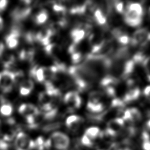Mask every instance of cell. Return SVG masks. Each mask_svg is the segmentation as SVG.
<instances>
[{
  "instance_id": "cell-1",
  "label": "cell",
  "mask_w": 150,
  "mask_h": 150,
  "mask_svg": "<svg viewBox=\"0 0 150 150\" xmlns=\"http://www.w3.org/2000/svg\"><path fill=\"white\" fill-rule=\"evenodd\" d=\"M51 145L57 150H67L70 145L69 137L63 132L56 131L50 138Z\"/></svg>"
},
{
  "instance_id": "cell-2",
  "label": "cell",
  "mask_w": 150,
  "mask_h": 150,
  "mask_svg": "<svg viewBox=\"0 0 150 150\" xmlns=\"http://www.w3.org/2000/svg\"><path fill=\"white\" fill-rule=\"evenodd\" d=\"M14 146L15 150H32L35 148V141L25 132H19L16 135Z\"/></svg>"
},
{
  "instance_id": "cell-3",
  "label": "cell",
  "mask_w": 150,
  "mask_h": 150,
  "mask_svg": "<svg viewBox=\"0 0 150 150\" xmlns=\"http://www.w3.org/2000/svg\"><path fill=\"white\" fill-rule=\"evenodd\" d=\"M150 41V32L146 28L136 30L131 38L130 43L134 46L143 47Z\"/></svg>"
},
{
  "instance_id": "cell-4",
  "label": "cell",
  "mask_w": 150,
  "mask_h": 150,
  "mask_svg": "<svg viewBox=\"0 0 150 150\" xmlns=\"http://www.w3.org/2000/svg\"><path fill=\"white\" fill-rule=\"evenodd\" d=\"M30 1H21L18 5L12 11L11 14L12 19L15 21H21L26 19L30 13L31 7L30 6Z\"/></svg>"
},
{
  "instance_id": "cell-5",
  "label": "cell",
  "mask_w": 150,
  "mask_h": 150,
  "mask_svg": "<svg viewBox=\"0 0 150 150\" xmlns=\"http://www.w3.org/2000/svg\"><path fill=\"white\" fill-rule=\"evenodd\" d=\"M64 102L67 105L70 111L72 112L80 108L81 104V98L77 91H70L64 97Z\"/></svg>"
},
{
  "instance_id": "cell-6",
  "label": "cell",
  "mask_w": 150,
  "mask_h": 150,
  "mask_svg": "<svg viewBox=\"0 0 150 150\" xmlns=\"http://www.w3.org/2000/svg\"><path fill=\"white\" fill-rule=\"evenodd\" d=\"M14 84L13 73L9 70H4L0 73V88L4 93L11 91Z\"/></svg>"
},
{
  "instance_id": "cell-7",
  "label": "cell",
  "mask_w": 150,
  "mask_h": 150,
  "mask_svg": "<svg viewBox=\"0 0 150 150\" xmlns=\"http://www.w3.org/2000/svg\"><path fill=\"white\" fill-rule=\"evenodd\" d=\"M124 20L128 26L137 27L142 23V15L134 11L127 8L124 14Z\"/></svg>"
},
{
  "instance_id": "cell-8",
  "label": "cell",
  "mask_w": 150,
  "mask_h": 150,
  "mask_svg": "<svg viewBox=\"0 0 150 150\" xmlns=\"http://www.w3.org/2000/svg\"><path fill=\"white\" fill-rule=\"evenodd\" d=\"M20 28L16 26L13 27L9 33L5 37V42L9 49L15 48L19 43V39L21 36Z\"/></svg>"
},
{
  "instance_id": "cell-9",
  "label": "cell",
  "mask_w": 150,
  "mask_h": 150,
  "mask_svg": "<svg viewBox=\"0 0 150 150\" xmlns=\"http://www.w3.org/2000/svg\"><path fill=\"white\" fill-rule=\"evenodd\" d=\"M127 84L129 88L125 93L122 100L125 104L137 100L140 96V90L138 87L134 86V81L132 80H128Z\"/></svg>"
},
{
  "instance_id": "cell-10",
  "label": "cell",
  "mask_w": 150,
  "mask_h": 150,
  "mask_svg": "<svg viewBox=\"0 0 150 150\" xmlns=\"http://www.w3.org/2000/svg\"><path fill=\"white\" fill-rule=\"evenodd\" d=\"M18 111L25 118L36 115L40 112L38 108L32 104H22L19 107Z\"/></svg>"
},
{
  "instance_id": "cell-11",
  "label": "cell",
  "mask_w": 150,
  "mask_h": 150,
  "mask_svg": "<svg viewBox=\"0 0 150 150\" xmlns=\"http://www.w3.org/2000/svg\"><path fill=\"white\" fill-rule=\"evenodd\" d=\"M124 122L121 117L114 118L108 121L107 125V129L111 130L117 134V132L121 131L124 128Z\"/></svg>"
},
{
  "instance_id": "cell-12",
  "label": "cell",
  "mask_w": 150,
  "mask_h": 150,
  "mask_svg": "<svg viewBox=\"0 0 150 150\" xmlns=\"http://www.w3.org/2000/svg\"><path fill=\"white\" fill-rule=\"evenodd\" d=\"M83 122V118L76 115H72L67 118L66 120V125L69 129L72 131H75L78 129Z\"/></svg>"
},
{
  "instance_id": "cell-13",
  "label": "cell",
  "mask_w": 150,
  "mask_h": 150,
  "mask_svg": "<svg viewBox=\"0 0 150 150\" xmlns=\"http://www.w3.org/2000/svg\"><path fill=\"white\" fill-rule=\"evenodd\" d=\"M86 33V31L83 28L77 27L73 29L70 33L71 38L73 40V43L78 45L84 38Z\"/></svg>"
},
{
  "instance_id": "cell-14",
  "label": "cell",
  "mask_w": 150,
  "mask_h": 150,
  "mask_svg": "<svg viewBox=\"0 0 150 150\" xmlns=\"http://www.w3.org/2000/svg\"><path fill=\"white\" fill-rule=\"evenodd\" d=\"M93 18L99 25H104L107 23V15L100 8L95 9L93 12Z\"/></svg>"
},
{
  "instance_id": "cell-15",
  "label": "cell",
  "mask_w": 150,
  "mask_h": 150,
  "mask_svg": "<svg viewBox=\"0 0 150 150\" xmlns=\"http://www.w3.org/2000/svg\"><path fill=\"white\" fill-rule=\"evenodd\" d=\"M2 105L0 107L1 114L5 117L11 115L13 111L12 105H11V104L8 103L4 100H2Z\"/></svg>"
},
{
  "instance_id": "cell-16",
  "label": "cell",
  "mask_w": 150,
  "mask_h": 150,
  "mask_svg": "<svg viewBox=\"0 0 150 150\" xmlns=\"http://www.w3.org/2000/svg\"><path fill=\"white\" fill-rule=\"evenodd\" d=\"M101 134V131L100 129L97 127H91L87 128L84 133L89 139H90L92 141L97 138Z\"/></svg>"
},
{
  "instance_id": "cell-17",
  "label": "cell",
  "mask_w": 150,
  "mask_h": 150,
  "mask_svg": "<svg viewBox=\"0 0 150 150\" xmlns=\"http://www.w3.org/2000/svg\"><path fill=\"white\" fill-rule=\"evenodd\" d=\"M48 18V13L46 10L43 9L39 11L35 16L34 20L36 24H43L47 21Z\"/></svg>"
},
{
  "instance_id": "cell-18",
  "label": "cell",
  "mask_w": 150,
  "mask_h": 150,
  "mask_svg": "<svg viewBox=\"0 0 150 150\" xmlns=\"http://www.w3.org/2000/svg\"><path fill=\"white\" fill-rule=\"evenodd\" d=\"M45 50L46 53L50 56H54L60 50V47L56 44L50 43L45 47Z\"/></svg>"
},
{
  "instance_id": "cell-19",
  "label": "cell",
  "mask_w": 150,
  "mask_h": 150,
  "mask_svg": "<svg viewBox=\"0 0 150 150\" xmlns=\"http://www.w3.org/2000/svg\"><path fill=\"white\" fill-rule=\"evenodd\" d=\"M115 39L118 43L124 46H125V45H127L128 43H129L131 40V38L125 32H124L123 33L120 34L118 37L115 38Z\"/></svg>"
},
{
  "instance_id": "cell-20",
  "label": "cell",
  "mask_w": 150,
  "mask_h": 150,
  "mask_svg": "<svg viewBox=\"0 0 150 150\" xmlns=\"http://www.w3.org/2000/svg\"><path fill=\"white\" fill-rule=\"evenodd\" d=\"M128 109H129L131 118L134 123L136 122H138L141 120L142 115H141L140 111L138 108H137L135 107H132V108H130Z\"/></svg>"
},
{
  "instance_id": "cell-21",
  "label": "cell",
  "mask_w": 150,
  "mask_h": 150,
  "mask_svg": "<svg viewBox=\"0 0 150 150\" xmlns=\"http://www.w3.org/2000/svg\"><path fill=\"white\" fill-rule=\"evenodd\" d=\"M127 8L132 10V11H134L137 12V13H139L140 15H143V13H144L143 8H142V5L139 3H137V2L131 3L129 5H128Z\"/></svg>"
},
{
  "instance_id": "cell-22",
  "label": "cell",
  "mask_w": 150,
  "mask_h": 150,
  "mask_svg": "<svg viewBox=\"0 0 150 150\" xmlns=\"http://www.w3.org/2000/svg\"><path fill=\"white\" fill-rule=\"evenodd\" d=\"M142 64L144 67L147 79L150 81V56L145 57L142 62Z\"/></svg>"
},
{
  "instance_id": "cell-23",
  "label": "cell",
  "mask_w": 150,
  "mask_h": 150,
  "mask_svg": "<svg viewBox=\"0 0 150 150\" xmlns=\"http://www.w3.org/2000/svg\"><path fill=\"white\" fill-rule=\"evenodd\" d=\"M33 83L31 80H23L21 84H20V87H22V88H25L30 91H32V90L33 88Z\"/></svg>"
},
{
  "instance_id": "cell-24",
  "label": "cell",
  "mask_w": 150,
  "mask_h": 150,
  "mask_svg": "<svg viewBox=\"0 0 150 150\" xmlns=\"http://www.w3.org/2000/svg\"><path fill=\"white\" fill-rule=\"evenodd\" d=\"M71 58L72 62L74 64H77L82 60L83 55L80 52L77 51L71 54Z\"/></svg>"
},
{
  "instance_id": "cell-25",
  "label": "cell",
  "mask_w": 150,
  "mask_h": 150,
  "mask_svg": "<svg viewBox=\"0 0 150 150\" xmlns=\"http://www.w3.org/2000/svg\"><path fill=\"white\" fill-rule=\"evenodd\" d=\"M144 138V142L142 144V148L144 150H150V140L149 135L146 132H144L142 135Z\"/></svg>"
},
{
  "instance_id": "cell-26",
  "label": "cell",
  "mask_w": 150,
  "mask_h": 150,
  "mask_svg": "<svg viewBox=\"0 0 150 150\" xmlns=\"http://www.w3.org/2000/svg\"><path fill=\"white\" fill-rule=\"evenodd\" d=\"M113 6L115 8L116 11L120 13H122L124 12V5L121 1H115L114 2Z\"/></svg>"
},
{
  "instance_id": "cell-27",
  "label": "cell",
  "mask_w": 150,
  "mask_h": 150,
  "mask_svg": "<svg viewBox=\"0 0 150 150\" xmlns=\"http://www.w3.org/2000/svg\"><path fill=\"white\" fill-rule=\"evenodd\" d=\"M81 142L83 145L86 146H90L93 145V141L84 134L81 137Z\"/></svg>"
},
{
  "instance_id": "cell-28",
  "label": "cell",
  "mask_w": 150,
  "mask_h": 150,
  "mask_svg": "<svg viewBox=\"0 0 150 150\" xmlns=\"http://www.w3.org/2000/svg\"><path fill=\"white\" fill-rule=\"evenodd\" d=\"M144 94L145 95V97L149 101H150V86H148L144 88Z\"/></svg>"
},
{
  "instance_id": "cell-29",
  "label": "cell",
  "mask_w": 150,
  "mask_h": 150,
  "mask_svg": "<svg viewBox=\"0 0 150 150\" xmlns=\"http://www.w3.org/2000/svg\"><path fill=\"white\" fill-rule=\"evenodd\" d=\"M30 92H31L30 91H29L25 88H22V87L19 88V93H20V94L22 96H28L30 93Z\"/></svg>"
},
{
  "instance_id": "cell-30",
  "label": "cell",
  "mask_w": 150,
  "mask_h": 150,
  "mask_svg": "<svg viewBox=\"0 0 150 150\" xmlns=\"http://www.w3.org/2000/svg\"><path fill=\"white\" fill-rule=\"evenodd\" d=\"M8 4V1L6 0L0 1V12L3 11L6 8Z\"/></svg>"
},
{
  "instance_id": "cell-31",
  "label": "cell",
  "mask_w": 150,
  "mask_h": 150,
  "mask_svg": "<svg viewBox=\"0 0 150 150\" xmlns=\"http://www.w3.org/2000/svg\"><path fill=\"white\" fill-rule=\"evenodd\" d=\"M4 49V46L2 43H0V57L3 54V51Z\"/></svg>"
},
{
  "instance_id": "cell-32",
  "label": "cell",
  "mask_w": 150,
  "mask_h": 150,
  "mask_svg": "<svg viewBox=\"0 0 150 150\" xmlns=\"http://www.w3.org/2000/svg\"><path fill=\"white\" fill-rule=\"evenodd\" d=\"M3 26H4L3 20H2V18L0 16V31L2 30V28H3Z\"/></svg>"
},
{
  "instance_id": "cell-33",
  "label": "cell",
  "mask_w": 150,
  "mask_h": 150,
  "mask_svg": "<svg viewBox=\"0 0 150 150\" xmlns=\"http://www.w3.org/2000/svg\"><path fill=\"white\" fill-rule=\"evenodd\" d=\"M146 127H147L148 129H150V120H149L146 122Z\"/></svg>"
},
{
  "instance_id": "cell-34",
  "label": "cell",
  "mask_w": 150,
  "mask_h": 150,
  "mask_svg": "<svg viewBox=\"0 0 150 150\" xmlns=\"http://www.w3.org/2000/svg\"><path fill=\"white\" fill-rule=\"evenodd\" d=\"M118 150H131V149H129V148H123L119 149Z\"/></svg>"
},
{
  "instance_id": "cell-35",
  "label": "cell",
  "mask_w": 150,
  "mask_h": 150,
  "mask_svg": "<svg viewBox=\"0 0 150 150\" xmlns=\"http://www.w3.org/2000/svg\"><path fill=\"white\" fill-rule=\"evenodd\" d=\"M148 16H149V18L150 19V7H149V8L148 9Z\"/></svg>"
}]
</instances>
